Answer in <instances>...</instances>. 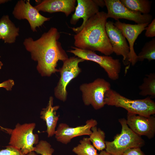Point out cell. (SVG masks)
Listing matches in <instances>:
<instances>
[{
    "mask_svg": "<svg viewBox=\"0 0 155 155\" xmlns=\"http://www.w3.org/2000/svg\"><path fill=\"white\" fill-rule=\"evenodd\" d=\"M8 1V0H0V4L4 3Z\"/></svg>",
    "mask_w": 155,
    "mask_h": 155,
    "instance_id": "32",
    "label": "cell"
},
{
    "mask_svg": "<svg viewBox=\"0 0 155 155\" xmlns=\"http://www.w3.org/2000/svg\"><path fill=\"white\" fill-rule=\"evenodd\" d=\"M71 48L67 51L85 61H92L98 63L104 69L111 80H115L119 78L121 69V63L119 59H114L109 56L99 55L90 50L74 46Z\"/></svg>",
    "mask_w": 155,
    "mask_h": 155,
    "instance_id": "8",
    "label": "cell"
},
{
    "mask_svg": "<svg viewBox=\"0 0 155 155\" xmlns=\"http://www.w3.org/2000/svg\"><path fill=\"white\" fill-rule=\"evenodd\" d=\"M98 155H114L106 152V150H103L101 151Z\"/></svg>",
    "mask_w": 155,
    "mask_h": 155,
    "instance_id": "30",
    "label": "cell"
},
{
    "mask_svg": "<svg viewBox=\"0 0 155 155\" xmlns=\"http://www.w3.org/2000/svg\"><path fill=\"white\" fill-rule=\"evenodd\" d=\"M3 65V64L2 62L0 61V69H1L2 66Z\"/></svg>",
    "mask_w": 155,
    "mask_h": 155,
    "instance_id": "33",
    "label": "cell"
},
{
    "mask_svg": "<svg viewBox=\"0 0 155 155\" xmlns=\"http://www.w3.org/2000/svg\"><path fill=\"white\" fill-rule=\"evenodd\" d=\"M91 130L92 133L89 135V139L96 150L100 151L103 150L106 148L104 132L96 126L92 127Z\"/></svg>",
    "mask_w": 155,
    "mask_h": 155,
    "instance_id": "21",
    "label": "cell"
},
{
    "mask_svg": "<svg viewBox=\"0 0 155 155\" xmlns=\"http://www.w3.org/2000/svg\"><path fill=\"white\" fill-rule=\"evenodd\" d=\"M77 5L70 22L72 25H75L80 18L83 19V21L80 26L71 28L76 34L82 29L89 19L99 11V7L94 0H77Z\"/></svg>",
    "mask_w": 155,
    "mask_h": 155,
    "instance_id": "15",
    "label": "cell"
},
{
    "mask_svg": "<svg viewBox=\"0 0 155 155\" xmlns=\"http://www.w3.org/2000/svg\"><path fill=\"white\" fill-rule=\"evenodd\" d=\"M121 3L129 9L143 14H149L152 1L148 0H120Z\"/></svg>",
    "mask_w": 155,
    "mask_h": 155,
    "instance_id": "19",
    "label": "cell"
},
{
    "mask_svg": "<svg viewBox=\"0 0 155 155\" xmlns=\"http://www.w3.org/2000/svg\"><path fill=\"white\" fill-rule=\"evenodd\" d=\"M97 121L93 119L87 120L85 125L75 127H70L67 124H59L55 134L56 140L61 143L67 144L76 137L84 135H90L92 133L91 128L97 126Z\"/></svg>",
    "mask_w": 155,
    "mask_h": 155,
    "instance_id": "12",
    "label": "cell"
},
{
    "mask_svg": "<svg viewBox=\"0 0 155 155\" xmlns=\"http://www.w3.org/2000/svg\"><path fill=\"white\" fill-rule=\"evenodd\" d=\"M94 1L99 7H102L105 6V3L104 0H94Z\"/></svg>",
    "mask_w": 155,
    "mask_h": 155,
    "instance_id": "29",
    "label": "cell"
},
{
    "mask_svg": "<svg viewBox=\"0 0 155 155\" xmlns=\"http://www.w3.org/2000/svg\"><path fill=\"white\" fill-rule=\"evenodd\" d=\"M27 155H37L34 151L31 152L28 154Z\"/></svg>",
    "mask_w": 155,
    "mask_h": 155,
    "instance_id": "31",
    "label": "cell"
},
{
    "mask_svg": "<svg viewBox=\"0 0 155 155\" xmlns=\"http://www.w3.org/2000/svg\"><path fill=\"white\" fill-rule=\"evenodd\" d=\"M34 152L42 155H52L54 150L48 142L41 140L36 145Z\"/></svg>",
    "mask_w": 155,
    "mask_h": 155,
    "instance_id": "24",
    "label": "cell"
},
{
    "mask_svg": "<svg viewBox=\"0 0 155 155\" xmlns=\"http://www.w3.org/2000/svg\"><path fill=\"white\" fill-rule=\"evenodd\" d=\"M113 22L107 21L106 30L107 35L111 45L113 52L117 55L123 57V62L125 65L128 66L125 69V72L130 66V49L125 37L121 31L114 25Z\"/></svg>",
    "mask_w": 155,
    "mask_h": 155,
    "instance_id": "11",
    "label": "cell"
},
{
    "mask_svg": "<svg viewBox=\"0 0 155 155\" xmlns=\"http://www.w3.org/2000/svg\"><path fill=\"white\" fill-rule=\"evenodd\" d=\"M72 149L77 155H98L97 150L91 144L88 137H84Z\"/></svg>",
    "mask_w": 155,
    "mask_h": 155,
    "instance_id": "22",
    "label": "cell"
},
{
    "mask_svg": "<svg viewBox=\"0 0 155 155\" xmlns=\"http://www.w3.org/2000/svg\"><path fill=\"white\" fill-rule=\"evenodd\" d=\"M14 84L13 80L9 79L0 83V88H4L7 91L11 90Z\"/></svg>",
    "mask_w": 155,
    "mask_h": 155,
    "instance_id": "28",
    "label": "cell"
},
{
    "mask_svg": "<svg viewBox=\"0 0 155 155\" xmlns=\"http://www.w3.org/2000/svg\"><path fill=\"white\" fill-rule=\"evenodd\" d=\"M0 127L1 128V129H3H3H4V128L3 127H2L1 126H0Z\"/></svg>",
    "mask_w": 155,
    "mask_h": 155,
    "instance_id": "34",
    "label": "cell"
},
{
    "mask_svg": "<svg viewBox=\"0 0 155 155\" xmlns=\"http://www.w3.org/2000/svg\"><path fill=\"white\" fill-rule=\"evenodd\" d=\"M122 155H146L142 151L140 148H129L126 150Z\"/></svg>",
    "mask_w": 155,
    "mask_h": 155,
    "instance_id": "27",
    "label": "cell"
},
{
    "mask_svg": "<svg viewBox=\"0 0 155 155\" xmlns=\"http://www.w3.org/2000/svg\"><path fill=\"white\" fill-rule=\"evenodd\" d=\"M0 155H26L19 150L14 147L9 145L6 148L0 150Z\"/></svg>",
    "mask_w": 155,
    "mask_h": 155,
    "instance_id": "25",
    "label": "cell"
},
{
    "mask_svg": "<svg viewBox=\"0 0 155 155\" xmlns=\"http://www.w3.org/2000/svg\"><path fill=\"white\" fill-rule=\"evenodd\" d=\"M137 56V61H142L147 59L150 61L155 59V38L145 43Z\"/></svg>",
    "mask_w": 155,
    "mask_h": 155,
    "instance_id": "23",
    "label": "cell"
},
{
    "mask_svg": "<svg viewBox=\"0 0 155 155\" xmlns=\"http://www.w3.org/2000/svg\"><path fill=\"white\" fill-rule=\"evenodd\" d=\"M85 60L78 57H71L63 62V64L58 69L60 78L54 89L55 97L63 102L66 101L68 93L67 87L69 83L77 77L81 72L79 63Z\"/></svg>",
    "mask_w": 155,
    "mask_h": 155,
    "instance_id": "7",
    "label": "cell"
},
{
    "mask_svg": "<svg viewBox=\"0 0 155 155\" xmlns=\"http://www.w3.org/2000/svg\"><path fill=\"white\" fill-rule=\"evenodd\" d=\"M111 84L104 79L98 78L93 82L81 84L79 89L85 105H91L97 110L105 105L104 99L106 92L111 89Z\"/></svg>",
    "mask_w": 155,
    "mask_h": 155,
    "instance_id": "6",
    "label": "cell"
},
{
    "mask_svg": "<svg viewBox=\"0 0 155 155\" xmlns=\"http://www.w3.org/2000/svg\"><path fill=\"white\" fill-rule=\"evenodd\" d=\"M14 17L18 20L26 19L28 21L32 30L37 31L36 28L41 26L50 18L41 14L30 3L29 0H20L18 1L12 12Z\"/></svg>",
    "mask_w": 155,
    "mask_h": 155,
    "instance_id": "10",
    "label": "cell"
},
{
    "mask_svg": "<svg viewBox=\"0 0 155 155\" xmlns=\"http://www.w3.org/2000/svg\"><path fill=\"white\" fill-rule=\"evenodd\" d=\"M140 90L139 94L142 96L147 95L150 96V97H155V74L150 73L146 75L143 80V82L139 86Z\"/></svg>",
    "mask_w": 155,
    "mask_h": 155,
    "instance_id": "20",
    "label": "cell"
},
{
    "mask_svg": "<svg viewBox=\"0 0 155 155\" xmlns=\"http://www.w3.org/2000/svg\"><path fill=\"white\" fill-rule=\"evenodd\" d=\"M60 37L57 29L52 27L36 40L29 37L24 40L25 48L32 59L37 62V70L42 76L49 77L59 72L58 61L63 62L69 58L59 41Z\"/></svg>",
    "mask_w": 155,
    "mask_h": 155,
    "instance_id": "1",
    "label": "cell"
},
{
    "mask_svg": "<svg viewBox=\"0 0 155 155\" xmlns=\"http://www.w3.org/2000/svg\"><path fill=\"white\" fill-rule=\"evenodd\" d=\"M108 18L106 13L102 11L89 19L82 29L74 35L75 47L98 51L106 56L112 54L113 51L106 30Z\"/></svg>",
    "mask_w": 155,
    "mask_h": 155,
    "instance_id": "2",
    "label": "cell"
},
{
    "mask_svg": "<svg viewBox=\"0 0 155 155\" xmlns=\"http://www.w3.org/2000/svg\"><path fill=\"white\" fill-rule=\"evenodd\" d=\"M34 123H18L13 129H8L7 133L10 135L9 144L20 150L25 155L34 151L39 142L38 135L33 133L36 127Z\"/></svg>",
    "mask_w": 155,
    "mask_h": 155,
    "instance_id": "5",
    "label": "cell"
},
{
    "mask_svg": "<svg viewBox=\"0 0 155 155\" xmlns=\"http://www.w3.org/2000/svg\"><path fill=\"white\" fill-rule=\"evenodd\" d=\"M114 24L121 31L129 42L130 65L134 66L137 61V56L134 49V43L139 35L145 30L149 24H132L122 23L119 20Z\"/></svg>",
    "mask_w": 155,
    "mask_h": 155,
    "instance_id": "14",
    "label": "cell"
},
{
    "mask_svg": "<svg viewBox=\"0 0 155 155\" xmlns=\"http://www.w3.org/2000/svg\"><path fill=\"white\" fill-rule=\"evenodd\" d=\"M53 98H49L47 106L42 109L40 113V118L44 121L47 127L46 132L48 137H51L55 135L59 115H57V111L59 108V105L53 106Z\"/></svg>",
    "mask_w": 155,
    "mask_h": 155,
    "instance_id": "17",
    "label": "cell"
},
{
    "mask_svg": "<svg viewBox=\"0 0 155 155\" xmlns=\"http://www.w3.org/2000/svg\"><path fill=\"white\" fill-rule=\"evenodd\" d=\"M119 121L122 127L121 131L112 141L105 142L106 152L114 155H122L128 149L141 148L145 145L144 140L130 128L125 118L119 119Z\"/></svg>",
    "mask_w": 155,
    "mask_h": 155,
    "instance_id": "4",
    "label": "cell"
},
{
    "mask_svg": "<svg viewBox=\"0 0 155 155\" xmlns=\"http://www.w3.org/2000/svg\"><path fill=\"white\" fill-rule=\"evenodd\" d=\"M108 18L118 21L124 19L134 21L137 24H150L152 19V15L143 14L140 13L132 11L126 7L120 0H104Z\"/></svg>",
    "mask_w": 155,
    "mask_h": 155,
    "instance_id": "9",
    "label": "cell"
},
{
    "mask_svg": "<svg viewBox=\"0 0 155 155\" xmlns=\"http://www.w3.org/2000/svg\"><path fill=\"white\" fill-rule=\"evenodd\" d=\"M127 123L135 133L141 136H146L149 139L155 134V117L154 116H144L127 112Z\"/></svg>",
    "mask_w": 155,
    "mask_h": 155,
    "instance_id": "13",
    "label": "cell"
},
{
    "mask_svg": "<svg viewBox=\"0 0 155 155\" xmlns=\"http://www.w3.org/2000/svg\"></svg>",
    "mask_w": 155,
    "mask_h": 155,
    "instance_id": "35",
    "label": "cell"
},
{
    "mask_svg": "<svg viewBox=\"0 0 155 155\" xmlns=\"http://www.w3.org/2000/svg\"><path fill=\"white\" fill-rule=\"evenodd\" d=\"M76 0H44L34 7L40 11L50 13L61 12L68 16L74 11Z\"/></svg>",
    "mask_w": 155,
    "mask_h": 155,
    "instance_id": "16",
    "label": "cell"
},
{
    "mask_svg": "<svg viewBox=\"0 0 155 155\" xmlns=\"http://www.w3.org/2000/svg\"><path fill=\"white\" fill-rule=\"evenodd\" d=\"M145 36L147 37H153L155 36V19L152 20L146 28Z\"/></svg>",
    "mask_w": 155,
    "mask_h": 155,
    "instance_id": "26",
    "label": "cell"
},
{
    "mask_svg": "<svg viewBox=\"0 0 155 155\" xmlns=\"http://www.w3.org/2000/svg\"><path fill=\"white\" fill-rule=\"evenodd\" d=\"M19 30L10 20L8 15L3 16L0 20V39L5 43L15 42L16 37L19 35Z\"/></svg>",
    "mask_w": 155,
    "mask_h": 155,
    "instance_id": "18",
    "label": "cell"
},
{
    "mask_svg": "<svg viewBox=\"0 0 155 155\" xmlns=\"http://www.w3.org/2000/svg\"><path fill=\"white\" fill-rule=\"evenodd\" d=\"M105 104L123 108L128 112L146 117L155 113V102L149 97L142 99L132 100L111 89L105 95Z\"/></svg>",
    "mask_w": 155,
    "mask_h": 155,
    "instance_id": "3",
    "label": "cell"
}]
</instances>
